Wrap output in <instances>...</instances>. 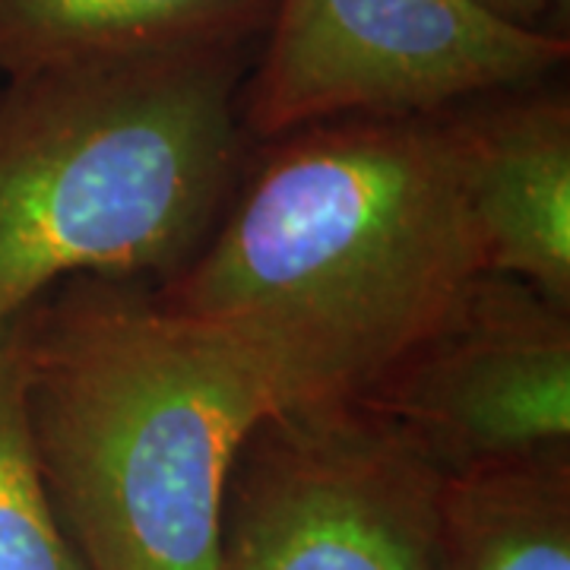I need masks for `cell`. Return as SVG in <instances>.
<instances>
[{
  "label": "cell",
  "mask_w": 570,
  "mask_h": 570,
  "mask_svg": "<svg viewBox=\"0 0 570 570\" xmlns=\"http://www.w3.org/2000/svg\"><path fill=\"white\" fill-rule=\"evenodd\" d=\"M0 570H89L41 479L17 324L0 333Z\"/></svg>",
  "instance_id": "cell-10"
},
{
  "label": "cell",
  "mask_w": 570,
  "mask_h": 570,
  "mask_svg": "<svg viewBox=\"0 0 570 570\" xmlns=\"http://www.w3.org/2000/svg\"><path fill=\"white\" fill-rule=\"evenodd\" d=\"M276 0H0V73L245 48Z\"/></svg>",
  "instance_id": "cell-8"
},
{
  "label": "cell",
  "mask_w": 570,
  "mask_h": 570,
  "mask_svg": "<svg viewBox=\"0 0 570 570\" xmlns=\"http://www.w3.org/2000/svg\"><path fill=\"white\" fill-rule=\"evenodd\" d=\"M568 58L570 39L475 0H276L242 121L276 140L348 115H431L542 82Z\"/></svg>",
  "instance_id": "cell-4"
},
{
  "label": "cell",
  "mask_w": 570,
  "mask_h": 570,
  "mask_svg": "<svg viewBox=\"0 0 570 570\" xmlns=\"http://www.w3.org/2000/svg\"><path fill=\"white\" fill-rule=\"evenodd\" d=\"M438 570H570V450L441 472Z\"/></svg>",
  "instance_id": "cell-9"
},
{
  "label": "cell",
  "mask_w": 570,
  "mask_h": 570,
  "mask_svg": "<svg viewBox=\"0 0 570 570\" xmlns=\"http://www.w3.org/2000/svg\"><path fill=\"white\" fill-rule=\"evenodd\" d=\"M245 48L51 67L0 92V333L73 279H171L242 168Z\"/></svg>",
  "instance_id": "cell-3"
},
{
  "label": "cell",
  "mask_w": 570,
  "mask_h": 570,
  "mask_svg": "<svg viewBox=\"0 0 570 570\" xmlns=\"http://www.w3.org/2000/svg\"><path fill=\"white\" fill-rule=\"evenodd\" d=\"M485 273L570 307V102L542 82L444 108Z\"/></svg>",
  "instance_id": "cell-7"
},
{
  "label": "cell",
  "mask_w": 570,
  "mask_h": 570,
  "mask_svg": "<svg viewBox=\"0 0 570 570\" xmlns=\"http://www.w3.org/2000/svg\"><path fill=\"white\" fill-rule=\"evenodd\" d=\"M438 489L367 409L279 412L232 469L216 570H438Z\"/></svg>",
  "instance_id": "cell-5"
},
{
  "label": "cell",
  "mask_w": 570,
  "mask_h": 570,
  "mask_svg": "<svg viewBox=\"0 0 570 570\" xmlns=\"http://www.w3.org/2000/svg\"><path fill=\"white\" fill-rule=\"evenodd\" d=\"M475 3H482L489 13H494L498 20L510 22V26L551 32L549 0H475Z\"/></svg>",
  "instance_id": "cell-11"
},
{
  "label": "cell",
  "mask_w": 570,
  "mask_h": 570,
  "mask_svg": "<svg viewBox=\"0 0 570 570\" xmlns=\"http://www.w3.org/2000/svg\"><path fill=\"white\" fill-rule=\"evenodd\" d=\"M17 326L41 479L86 568L216 570L238 453L285 412L273 374L140 283H63Z\"/></svg>",
  "instance_id": "cell-2"
},
{
  "label": "cell",
  "mask_w": 570,
  "mask_h": 570,
  "mask_svg": "<svg viewBox=\"0 0 570 570\" xmlns=\"http://www.w3.org/2000/svg\"><path fill=\"white\" fill-rule=\"evenodd\" d=\"M358 406L441 472L570 450V307L485 273Z\"/></svg>",
  "instance_id": "cell-6"
},
{
  "label": "cell",
  "mask_w": 570,
  "mask_h": 570,
  "mask_svg": "<svg viewBox=\"0 0 570 570\" xmlns=\"http://www.w3.org/2000/svg\"><path fill=\"white\" fill-rule=\"evenodd\" d=\"M156 298L273 374L285 412L358 406L485 276L444 111L276 137Z\"/></svg>",
  "instance_id": "cell-1"
}]
</instances>
